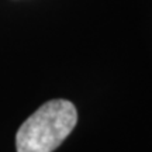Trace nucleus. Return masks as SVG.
<instances>
[{
    "label": "nucleus",
    "mask_w": 152,
    "mask_h": 152,
    "mask_svg": "<svg viewBox=\"0 0 152 152\" xmlns=\"http://www.w3.org/2000/svg\"><path fill=\"white\" fill-rule=\"evenodd\" d=\"M77 123L75 106L64 99L42 104L16 134L17 152H52L66 140Z\"/></svg>",
    "instance_id": "obj_1"
}]
</instances>
